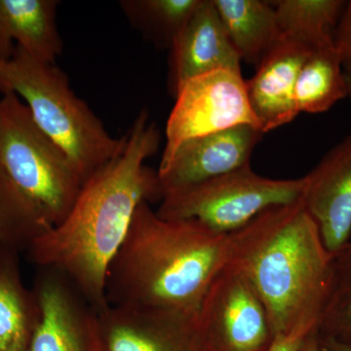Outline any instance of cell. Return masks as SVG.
<instances>
[{"mask_svg": "<svg viewBox=\"0 0 351 351\" xmlns=\"http://www.w3.org/2000/svg\"><path fill=\"white\" fill-rule=\"evenodd\" d=\"M228 263L265 307L274 337L318 332L332 254L302 199L270 207L228 234Z\"/></svg>", "mask_w": 351, "mask_h": 351, "instance_id": "cell-2", "label": "cell"}, {"mask_svg": "<svg viewBox=\"0 0 351 351\" xmlns=\"http://www.w3.org/2000/svg\"><path fill=\"white\" fill-rule=\"evenodd\" d=\"M304 177L302 202L328 251L338 253L351 240V136L335 145Z\"/></svg>", "mask_w": 351, "mask_h": 351, "instance_id": "cell-12", "label": "cell"}, {"mask_svg": "<svg viewBox=\"0 0 351 351\" xmlns=\"http://www.w3.org/2000/svg\"><path fill=\"white\" fill-rule=\"evenodd\" d=\"M309 336L311 335L304 332H293L289 335L274 337L271 343L265 351H301L304 341Z\"/></svg>", "mask_w": 351, "mask_h": 351, "instance_id": "cell-24", "label": "cell"}, {"mask_svg": "<svg viewBox=\"0 0 351 351\" xmlns=\"http://www.w3.org/2000/svg\"><path fill=\"white\" fill-rule=\"evenodd\" d=\"M346 83H348V98H350L351 101V77L346 76Z\"/></svg>", "mask_w": 351, "mask_h": 351, "instance_id": "cell-27", "label": "cell"}, {"mask_svg": "<svg viewBox=\"0 0 351 351\" xmlns=\"http://www.w3.org/2000/svg\"><path fill=\"white\" fill-rule=\"evenodd\" d=\"M271 3L283 36L315 50L334 44L346 1L279 0Z\"/></svg>", "mask_w": 351, "mask_h": 351, "instance_id": "cell-18", "label": "cell"}, {"mask_svg": "<svg viewBox=\"0 0 351 351\" xmlns=\"http://www.w3.org/2000/svg\"><path fill=\"white\" fill-rule=\"evenodd\" d=\"M201 0H121L119 6L134 29L156 45L169 48Z\"/></svg>", "mask_w": 351, "mask_h": 351, "instance_id": "cell-20", "label": "cell"}, {"mask_svg": "<svg viewBox=\"0 0 351 351\" xmlns=\"http://www.w3.org/2000/svg\"><path fill=\"white\" fill-rule=\"evenodd\" d=\"M0 62H1V60H0Z\"/></svg>", "mask_w": 351, "mask_h": 351, "instance_id": "cell-29", "label": "cell"}, {"mask_svg": "<svg viewBox=\"0 0 351 351\" xmlns=\"http://www.w3.org/2000/svg\"><path fill=\"white\" fill-rule=\"evenodd\" d=\"M198 322L209 351H265L274 339L260 298L228 265L208 290Z\"/></svg>", "mask_w": 351, "mask_h": 351, "instance_id": "cell-8", "label": "cell"}, {"mask_svg": "<svg viewBox=\"0 0 351 351\" xmlns=\"http://www.w3.org/2000/svg\"><path fill=\"white\" fill-rule=\"evenodd\" d=\"M299 112L322 113L348 98V83L335 44L313 50L302 64L295 86Z\"/></svg>", "mask_w": 351, "mask_h": 351, "instance_id": "cell-19", "label": "cell"}, {"mask_svg": "<svg viewBox=\"0 0 351 351\" xmlns=\"http://www.w3.org/2000/svg\"><path fill=\"white\" fill-rule=\"evenodd\" d=\"M301 351H321L318 332L311 335L304 341Z\"/></svg>", "mask_w": 351, "mask_h": 351, "instance_id": "cell-26", "label": "cell"}, {"mask_svg": "<svg viewBox=\"0 0 351 351\" xmlns=\"http://www.w3.org/2000/svg\"><path fill=\"white\" fill-rule=\"evenodd\" d=\"M20 252L0 246V351H29L38 304L25 286Z\"/></svg>", "mask_w": 351, "mask_h": 351, "instance_id": "cell-17", "label": "cell"}, {"mask_svg": "<svg viewBox=\"0 0 351 351\" xmlns=\"http://www.w3.org/2000/svg\"><path fill=\"white\" fill-rule=\"evenodd\" d=\"M0 92L17 95L51 142L69 159L82 182L121 152L124 137L113 138L68 76L56 64L39 61L15 47L0 62Z\"/></svg>", "mask_w": 351, "mask_h": 351, "instance_id": "cell-4", "label": "cell"}, {"mask_svg": "<svg viewBox=\"0 0 351 351\" xmlns=\"http://www.w3.org/2000/svg\"><path fill=\"white\" fill-rule=\"evenodd\" d=\"M263 134L256 127L239 125L182 143L157 170L162 195L251 165L252 154Z\"/></svg>", "mask_w": 351, "mask_h": 351, "instance_id": "cell-11", "label": "cell"}, {"mask_svg": "<svg viewBox=\"0 0 351 351\" xmlns=\"http://www.w3.org/2000/svg\"><path fill=\"white\" fill-rule=\"evenodd\" d=\"M230 237L193 219L161 218L145 201L108 269V306L142 307L198 317L228 263Z\"/></svg>", "mask_w": 351, "mask_h": 351, "instance_id": "cell-3", "label": "cell"}, {"mask_svg": "<svg viewBox=\"0 0 351 351\" xmlns=\"http://www.w3.org/2000/svg\"><path fill=\"white\" fill-rule=\"evenodd\" d=\"M313 49L283 36L258 64L247 80V95L263 133L290 123L300 114L295 104V86L302 64Z\"/></svg>", "mask_w": 351, "mask_h": 351, "instance_id": "cell-14", "label": "cell"}, {"mask_svg": "<svg viewBox=\"0 0 351 351\" xmlns=\"http://www.w3.org/2000/svg\"><path fill=\"white\" fill-rule=\"evenodd\" d=\"M334 44L341 58L345 75L351 77V0L346 2L341 14L335 32Z\"/></svg>", "mask_w": 351, "mask_h": 351, "instance_id": "cell-23", "label": "cell"}, {"mask_svg": "<svg viewBox=\"0 0 351 351\" xmlns=\"http://www.w3.org/2000/svg\"><path fill=\"white\" fill-rule=\"evenodd\" d=\"M38 318L29 351H101L98 313L61 276L39 269Z\"/></svg>", "mask_w": 351, "mask_h": 351, "instance_id": "cell-9", "label": "cell"}, {"mask_svg": "<svg viewBox=\"0 0 351 351\" xmlns=\"http://www.w3.org/2000/svg\"><path fill=\"white\" fill-rule=\"evenodd\" d=\"M160 145V132L143 110L114 158L83 182L61 223L32 242L27 253L39 269L56 272L96 313L107 308L106 281L136 210L162 198L157 172L145 164Z\"/></svg>", "mask_w": 351, "mask_h": 351, "instance_id": "cell-1", "label": "cell"}, {"mask_svg": "<svg viewBox=\"0 0 351 351\" xmlns=\"http://www.w3.org/2000/svg\"><path fill=\"white\" fill-rule=\"evenodd\" d=\"M319 345L321 351H351L350 343H341L329 337H320Z\"/></svg>", "mask_w": 351, "mask_h": 351, "instance_id": "cell-25", "label": "cell"}, {"mask_svg": "<svg viewBox=\"0 0 351 351\" xmlns=\"http://www.w3.org/2000/svg\"><path fill=\"white\" fill-rule=\"evenodd\" d=\"M306 177L276 180L254 172L251 165L207 181L164 193L156 213L168 219H193L230 234L270 207L302 199Z\"/></svg>", "mask_w": 351, "mask_h": 351, "instance_id": "cell-6", "label": "cell"}, {"mask_svg": "<svg viewBox=\"0 0 351 351\" xmlns=\"http://www.w3.org/2000/svg\"><path fill=\"white\" fill-rule=\"evenodd\" d=\"M0 176L39 237L63 221L83 184L66 156L36 125L24 101L11 92L0 98Z\"/></svg>", "mask_w": 351, "mask_h": 351, "instance_id": "cell-5", "label": "cell"}, {"mask_svg": "<svg viewBox=\"0 0 351 351\" xmlns=\"http://www.w3.org/2000/svg\"><path fill=\"white\" fill-rule=\"evenodd\" d=\"M318 336L351 345V244L332 254L331 289Z\"/></svg>", "mask_w": 351, "mask_h": 351, "instance_id": "cell-21", "label": "cell"}, {"mask_svg": "<svg viewBox=\"0 0 351 351\" xmlns=\"http://www.w3.org/2000/svg\"><path fill=\"white\" fill-rule=\"evenodd\" d=\"M240 62L213 0H201L170 47L171 93L176 97L189 80L212 71H241Z\"/></svg>", "mask_w": 351, "mask_h": 351, "instance_id": "cell-13", "label": "cell"}, {"mask_svg": "<svg viewBox=\"0 0 351 351\" xmlns=\"http://www.w3.org/2000/svg\"><path fill=\"white\" fill-rule=\"evenodd\" d=\"M350 243L351 244V240H350Z\"/></svg>", "mask_w": 351, "mask_h": 351, "instance_id": "cell-28", "label": "cell"}, {"mask_svg": "<svg viewBox=\"0 0 351 351\" xmlns=\"http://www.w3.org/2000/svg\"><path fill=\"white\" fill-rule=\"evenodd\" d=\"M56 0H0V60L15 47L45 63L56 64L63 52L58 32Z\"/></svg>", "mask_w": 351, "mask_h": 351, "instance_id": "cell-15", "label": "cell"}, {"mask_svg": "<svg viewBox=\"0 0 351 351\" xmlns=\"http://www.w3.org/2000/svg\"><path fill=\"white\" fill-rule=\"evenodd\" d=\"M98 321L101 351H209L195 316L108 306Z\"/></svg>", "mask_w": 351, "mask_h": 351, "instance_id": "cell-10", "label": "cell"}, {"mask_svg": "<svg viewBox=\"0 0 351 351\" xmlns=\"http://www.w3.org/2000/svg\"><path fill=\"white\" fill-rule=\"evenodd\" d=\"M221 23L240 60L256 64L282 40L271 2L213 0Z\"/></svg>", "mask_w": 351, "mask_h": 351, "instance_id": "cell-16", "label": "cell"}, {"mask_svg": "<svg viewBox=\"0 0 351 351\" xmlns=\"http://www.w3.org/2000/svg\"><path fill=\"white\" fill-rule=\"evenodd\" d=\"M38 237L29 215L0 176V246L27 251Z\"/></svg>", "mask_w": 351, "mask_h": 351, "instance_id": "cell-22", "label": "cell"}, {"mask_svg": "<svg viewBox=\"0 0 351 351\" xmlns=\"http://www.w3.org/2000/svg\"><path fill=\"white\" fill-rule=\"evenodd\" d=\"M175 99L159 166L165 165L178 147L191 138L239 125L260 129L241 71L219 69L198 76L186 82Z\"/></svg>", "mask_w": 351, "mask_h": 351, "instance_id": "cell-7", "label": "cell"}]
</instances>
